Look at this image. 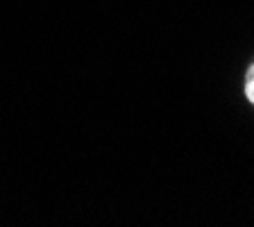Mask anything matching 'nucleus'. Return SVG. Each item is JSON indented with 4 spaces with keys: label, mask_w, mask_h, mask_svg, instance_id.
<instances>
[{
    "label": "nucleus",
    "mask_w": 254,
    "mask_h": 227,
    "mask_svg": "<svg viewBox=\"0 0 254 227\" xmlns=\"http://www.w3.org/2000/svg\"><path fill=\"white\" fill-rule=\"evenodd\" d=\"M245 93H248V100L254 102V66L248 71V79H245Z\"/></svg>",
    "instance_id": "obj_1"
}]
</instances>
